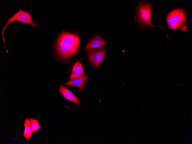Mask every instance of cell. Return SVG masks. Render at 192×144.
I'll list each match as a JSON object with an SVG mask.
<instances>
[{
  "label": "cell",
  "mask_w": 192,
  "mask_h": 144,
  "mask_svg": "<svg viewBox=\"0 0 192 144\" xmlns=\"http://www.w3.org/2000/svg\"><path fill=\"white\" fill-rule=\"evenodd\" d=\"M105 53L104 49L99 48L88 51V57L92 64L97 67L102 62Z\"/></svg>",
  "instance_id": "5b68a950"
},
{
  "label": "cell",
  "mask_w": 192,
  "mask_h": 144,
  "mask_svg": "<svg viewBox=\"0 0 192 144\" xmlns=\"http://www.w3.org/2000/svg\"><path fill=\"white\" fill-rule=\"evenodd\" d=\"M30 119L32 131L33 133H34L40 129L41 127L37 119L33 118H31Z\"/></svg>",
  "instance_id": "8fae6325"
},
{
  "label": "cell",
  "mask_w": 192,
  "mask_h": 144,
  "mask_svg": "<svg viewBox=\"0 0 192 144\" xmlns=\"http://www.w3.org/2000/svg\"><path fill=\"white\" fill-rule=\"evenodd\" d=\"M87 75L76 77L72 80H69L65 84V85H71L78 87L82 91L85 88V82L88 78Z\"/></svg>",
  "instance_id": "52a82bcc"
},
{
  "label": "cell",
  "mask_w": 192,
  "mask_h": 144,
  "mask_svg": "<svg viewBox=\"0 0 192 144\" xmlns=\"http://www.w3.org/2000/svg\"><path fill=\"white\" fill-rule=\"evenodd\" d=\"M107 42L99 36H97L91 40L85 46V49L90 50L100 47Z\"/></svg>",
  "instance_id": "ba28073f"
},
{
  "label": "cell",
  "mask_w": 192,
  "mask_h": 144,
  "mask_svg": "<svg viewBox=\"0 0 192 144\" xmlns=\"http://www.w3.org/2000/svg\"><path fill=\"white\" fill-rule=\"evenodd\" d=\"M24 125V129L23 135L26 140H28L31 137L33 133L30 125V118H27L25 120Z\"/></svg>",
  "instance_id": "30bf717a"
},
{
  "label": "cell",
  "mask_w": 192,
  "mask_h": 144,
  "mask_svg": "<svg viewBox=\"0 0 192 144\" xmlns=\"http://www.w3.org/2000/svg\"><path fill=\"white\" fill-rule=\"evenodd\" d=\"M166 22L168 27L172 30L178 29L183 32L187 30L186 14L183 9H178L172 11L168 14Z\"/></svg>",
  "instance_id": "3957f363"
},
{
  "label": "cell",
  "mask_w": 192,
  "mask_h": 144,
  "mask_svg": "<svg viewBox=\"0 0 192 144\" xmlns=\"http://www.w3.org/2000/svg\"><path fill=\"white\" fill-rule=\"evenodd\" d=\"M151 7L150 3L148 2L139 1V5L135 7L136 15L135 19L136 22L142 28L145 26L160 27L164 29L166 33L164 26L155 25L151 23ZM167 34L168 38V35L167 33Z\"/></svg>",
  "instance_id": "7a4b0ae2"
},
{
  "label": "cell",
  "mask_w": 192,
  "mask_h": 144,
  "mask_svg": "<svg viewBox=\"0 0 192 144\" xmlns=\"http://www.w3.org/2000/svg\"><path fill=\"white\" fill-rule=\"evenodd\" d=\"M84 75V72L82 64L80 62H77L73 67L69 80H72L76 77Z\"/></svg>",
  "instance_id": "9c48e42d"
},
{
  "label": "cell",
  "mask_w": 192,
  "mask_h": 144,
  "mask_svg": "<svg viewBox=\"0 0 192 144\" xmlns=\"http://www.w3.org/2000/svg\"><path fill=\"white\" fill-rule=\"evenodd\" d=\"M79 44L80 39L78 36L73 34L63 32L58 39L57 51L62 58H69L76 53Z\"/></svg>",
  "instance_id": "6da1fadb"
},
{
  "label": "cell",
  "mask_w": 192,
  "mask_h": 144,
  "mask_svg": "<svg viewBox=\"0 0 192 144\" xmlns=\"http://www.w3.org/2000/svg\"><path fill=\"white\" fill-rule=\"evenodd\" d=\"M59 91L66 99L80 105V101L79 99L65 87L61 85Z\"/></svg>",
  "instance_id": "8992f818"
},
{
  "label": "cell",
  "mask_w": 192,
  "mask_h": 144,
  "mask_svg": "<svg viewBox=\"0 0 192 144\" xmlns=\"http://www.w3.org/2000/svg\"><path fill=\"white\" fill-rule=\"evenodd\" d=\"M15 20L21 22L23 24H28L34 27H36L37 26V25L33 21L30 14L28 12H26L20 9L8 20L5 25L3 29L2 35L4 43L5 42L4 37V30L11 22Z\"/></svg>",
  "instance_id": "277c9868"
}]
</instances>
